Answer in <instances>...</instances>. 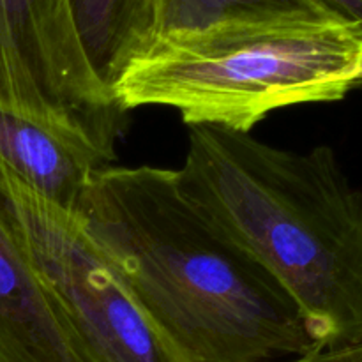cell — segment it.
I'll return each instance as SVG.
<instances>
[{"label":"cell","instance_id":"obj_1","mask_svg":"<svg viewBox=\"0 0 362 362\" xmlns=\"http://www.w3.org/2000/svg\"><path fill=\"white\" fill-rule=\"evenodd\" d=\"M78 214L187 362H281L318 350L299 308L158 166H105Z\"/></svg>","mask_w":362,"mask_h":362},{"label":"cell","instance_id":"obj_2","mask_svg":"<svg viewBox=\"0 0 362 362\" xmlns=\"http://www.w3.org/2000/svg\"><path fill=\"white\" fill-rule=\"evenodd\" d=\"M179 186L286 290L318 350L362 341V184L334 151L191 126Z\"/></svg>","mask_w":362,"mask_h":362},{"label":"cell","instance_id":"obj_3","mask_svg":"<svg viewBox=\"0 0 362 362\" xmlns=\"http://www.w3.org/2000/svg\"><path fill=\"white\" fill-rule=\"evenodd\" d=\"M361 67L362 34L341 21H237L156 39L113 94L126 112L168 106L189 127L251 133L276 110L339 101Z\"/></svg>","mask_w":362,"mask_h":362},{"label":"cell","instance_id":"obj_4","mask_svg":"<svg viewBox=\"0 0 362 362\" xmlns=\"http://www.w3.org/2000/svg\"><path fill=\"white\" fill-rule=\"evenodd\" d=\"M0 216L62 313L83 362H187L145 313L80 214L0 163Z\"/></svg>","mask_w":362,"mask_h":362},{"label":"cell","instance_id":"obj_5","mask_svg":"<svg viewBox=\"0 0 362 362\" xmlns=\"http://www.w3.org/2000/svg\"><path fill=\"white\" fill-rule=\"evenodd\" d=\"M0 110L76 134L115 159L127 112L92 69L69 0H0Z\"/></svg>","mask_w":362,"mask_h":362},{"label":"cell","instance_id":"obj_6","mask_svg":"<svg viewBox=\"0 0 362 362\" xmlns=\"http://www.w3.org/2000/svg\"><path fill=\"white\" fill-rule=\"evenodd\" d=\"M0 163L46 200L78 214L94 173L112 161L76 134L0 110Z\"/></svg>","mask_w":362,"mask_h":362},{"label":"cell","instance_id":"obj_7","mask_svg":"<svg viewBox=\"0 0 362 362\" xmlns=\"http://www.w3.org/2000/svg\"><path fill=\"white\" fill-rule=\"evenodd\" d=\"M0 362H83L62 313L0 216Z\"/></svg>","mask_w":362,"mask_h":362},{"label":"cell","instance_id":"obj_8","mask_svg":"<svg viewBox=\"0 0 362 362\" xmlns=\"http://www.w3.org/2000/svg\"><path fill=\"white\" fill-rule=\"evenodd\" d=\"M92 69L113 87L156 41V0H69Z\"/></svg>","mask_w":362,"mask_h":362},{"label":"cell","instance_id":"obj_9","mask_svg":"<svg viewBox=\"0 0 362 362\" xmlns=\"http://www.w3.org/2000/svg\"><path fill=\"white\" fill-rule=\"evenodd\" d=\"M278 18L339 21L317 0H156V39L237 21Z\"/></svg>","mask_w":362,"mask_h":362},{"label":"cell","instance_id":"obj_10","mask_svg":"<svg viewBox=\"0 0 362 362\" xmlns=\"http://www.w3.org/2000/svg\"><path fill=\"white\" fill-rule=\"evenodd\" d=\"M281 362H362V341L315 350V352Z\"/></svg>","mask_w":362,"mask_h":362},{"label":"cell","instance_id":"obj_11","mask_svg":"<svg viewBox=\"0 0 362 362\" xmlns=\"http://www.w3.org/2000/svg\"><path fill=\"white\" fill-rule=\"evenodd\" d=\"M336 20L352 25L362 34V0H317Z\"/></svg>","mask_w":362,"mask_h":362}]
</instances>
